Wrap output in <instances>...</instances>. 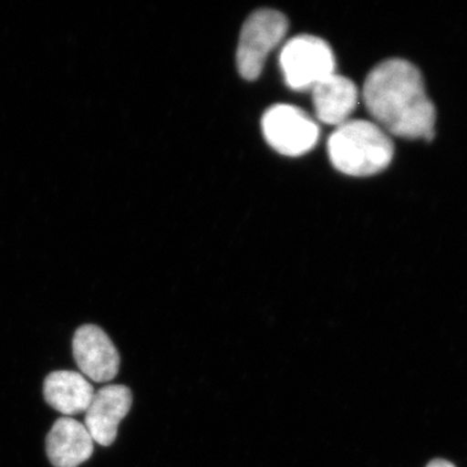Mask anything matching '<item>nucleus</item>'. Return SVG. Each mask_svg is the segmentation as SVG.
<instances>
[{"label":"nucleus","instance_id":"obj_1","mask_svg":"<svg viewBox=\"0 0 467 467\" xmlns=\"http://www.w3.org/2000/svg\"><path fill=\"white\" fill-rule=\"evenodd\" d=\"M365 106L389 135L407 140H431L436 110L427 95L422 75L402 58L378 64L364 85Z\"/></svg>","mask_w":467,"mask_h":467},{"label":"nucleus","instance_id":"obj_7","mask_svg":"<svg viewBox=\"0 0 467 467\" xmlns=\"http://www.w3.org/2000/svg\"><path fill=\"white\" fill-rule=\"evenodd\" d=\"M133 395L122 384H109L94 393L90 407L85 411V427L92 441L109 447L117 438L119 422L130 411Z\"/></svg>","mask_w":467,"mask_h":467},{"label":"nucleus","instance_id":"obj_9","mask_svg":"<svg viewBox=\"0 0 467 467\" xmlns=\"http://www.w3.org/2000/svg\"><path fill=\"white\" fill-rule=\"evenodd\" d=\"M312 94L316 115L326 125L339 126L348 121L358 103L355 82L337 73L315 86Z\"/></svg>","mask_w":467,"mask_h":467},{"label":"nucleus","instance_id":"obj_8","mask_svg":"<svg viewBox=\"0 0 467 467\" xmlns=\"http://www.w3.org/2000/svg\"><path fill=\"white\" fill-rule=\"evenodd\" d=\"M46 451L55 467H78L94 453V441L81 422L61 417L48 432Z\"/></svg>","mask_w":467,"mask_h":467},{"label":"nucleus","instance_id":"obj_5","mask_svg":"<svg viewBox=\"0 0 467 467\" xmlns=\"http://www.w3.org/2000/svg\"><path fill=\"white\" fill-rule=\"evenodd\" d=\"M266 142L285 156H301L315 149L319 129L315 119L297 107L276 104L263 117Z\"/></svg>","mask_w":467,"mask_h":467},{"label":"nucleus","instance_id":"obj_2","mask_svg":"<svg viewBox=\"0 0 467 467\" xmlns=\"http://www.w3.org/2000/svg\"><path fill=\"white\" fill-rule=\"evenodd\" d=\"M328 156L337 171L353 177L380 173L393 159L389 135L365 119H348L337 126L327 142Z\"/></svg>","mask_w":467,"mask_h":467},{"label":"nucleus","instance_id":"obj_4","mask_svg":"<svg viewBox=\"0 0 467 467\" xmlns=\"http://www.w3.org/2000/svg\"><path fill=\"white\" fill-rule=\"evenodd\" d=\"M288 20L275 9H259L245 20L236 51V67L243 78L254 81L263 72L270 51L285 38Z\"/></svg>","mask_w":467,"mask_h":467},{"label":"nucleus","instance_id":"obj_3","mask_svg":"<svg viewBox=\"0 0 467 467\" xmlns=\"http://www.w3.org/2000/svg\"><path fill=\"white\" fill-rule=\"evenodd\" d=\"M285 84L292 90H312L335 75L334 52L328 43L315 36H299L285 43L279 57Z\"/></svg>","mask_w":467,"mask_h":467},{"label":"nucleus","instance_id":"obj_10","mask_svg":"<svg viewBox=\"0 0 467 467\" xmlns=\"http://www.w3.org/2000/svg\"><path fill=\"white\" fill-rule=\"evenodd\" d=\"M46 401L64 416L85 413L94 398V389L81 373L54 371L43 384Z\"/></svg>","mask_w":467,"mask_h":467},{"label":"nucleus","instance_id":"obj_6","mask_svg":"<svg viewBox=\"0 0 467 467\" xmlns=\"http://www.w3.org/2000/svg\"><path fill=\"white\" fill-rule=\"evenodd\" d=\"M73 356L84 376L97 383L115 379L119 355L109 335L95 325L81 326L73 337Z\"/></svg>","mask_w":467,"mask_h":467},{"label":"nucleus","instance_id":"obj_11","mask_svg":"<svg viewBox=\"0 0 467 467\" xmlns=\"http://www.w3.org/2000/svg\"><path fill=\"white\" fill-rule=\"evenodd\" d=\"M427 467H456L453 463L448 462L445 460H434L427 465Z\"/></svg>","mask_w":467,"mask_h":467}]
</instances>
